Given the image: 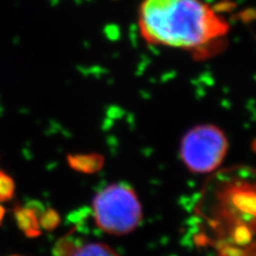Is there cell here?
I'll return each instance as SVG.
<instances>
[{"label":"cell","mask_w":256,"mask_h":256,"mask_svg":"<svg viewBox=\"0 0 256 256\" xmlns=\"http://www.w3.org/2000/svg\"><path fill=\"white\" fill-rule=\"evenodd\" d=\"M93 214L107 234L122 236L134 232L142 221V206L134 190L126 184H112L93 200Z\"/></svg>","instance_id":"cell-3"},{"label":"cell","mask_w":256,"mask_h":256,"mask_svg":"<svg viewBox=\"0 0 256 256\" xmlns=\"http://www.w3.org/2000/svg\"><path fill=\"white\" fill-rule=\"evenodd\" d=\"M13 214L18 228L26 237L36 238L42 235L41 226L38 223L40 214L34 207L29 205L25 207L16 205L13 210Z\"/></svg>","instance_id":"cell-5"},{"label":"cell","mask_w":256,"mask_h":256,"mask_svg":"<svg viewBox=\"0 0 256 256\" xmlns=\"http://www.w3.org/2000/svg\"><path fill=\"white\" fill-rule=\"evenodd\" d=\"M72 256H120L116 250L106 244L92 242L80 246Z\"/></svg>","instance_id":"cell-6"},{"label":"cell","mask_w":256,"mask_h":256,"mask_svg":"<svg viewBox=\"0 0 256 256\" xmlns=\"http://www.w3.org/2000/svg\"><path fill=\"white\" fill-rule=\"evenodd\" d=\"M70 166L73 169L82 172H92L95 171L98 166V160L95 156H73L70 155L68 157Z\"/></svg>","instance_id":"cell-7"},{"label":"cell","mask_w":256,"mask_h":256,"mask_svg":"<svg viewBox=\"0 0 256 256\" xmlns=\"http://www.w3.org/2000/svg\"><path fill=\"white\" fill-rule=\"evenodd\" d=\"M15 182L0 168V202H9L15 196Z\"/></svg>","instance_id":"cell-8"},{"label":"cell","mask_w":256,"mask_h":256,"mask_svg":"<svg viewBox=\"0 0 256 256\" xmlns=\"http://www.w3.org/2000/svg\"><path fill=\"white\" fill-rule=\"evenodd\" d=\"M138 24L150 44L196 50L228 34V22L201 0H143Z\"/></svg>","instance_id":"cell-1"},{"label":"cell","mask_w":256,"mask_h":256,"mask_svg":"<svg viewBox=\"0 0 256 256\" xmlns=\"http://www.w3.org/2000/svg\"><path fill=\"white\" fill-rule=\"evenodd\" d=\"M78 248L75 246L74 242L68 238H62L56 244L54 254L56 256H72Z\"/></svg>","instance_id":"cell-10"},{"label":"cell","mask_w":256,"mask_h":256,"mask_svg":"<svg viewBox=\"0 0 256 256\" xmlns=\"http://www.w3.org/2000/svg\"><path fill=\"white\" fill-rule=\"evenodd\" d=\"M38 223L40 226L44 230H54V228H57L60 224V216L58 212L54 210V208H48V210H43V212L40 214Z\"/></svg>","instance_id":"cell-9"},{"label":"cell","mask_w":256,"mask_h":256,"mask_svg":"<svg viewBox=\"0 0 256 256\" xmlns=\"http://www.w3.org/2000/svg\"><path fill=\"white\" fill-rule=\"evenodd\" d=\"M198 212L233 244H251L256 237V172L236 166L216 173L205 184Z\"/></svg>","instance_id":"cell-2"},{"label":"cell","mask_w":256,"mask_h":256,"mask_svg":"<svg viewBox=\"0 0 256 256\" xmlns=\"http://www.w3.org/2000/svg\"><path fill=\"white\" fill-rule=\"evenodd\" d=\"M6 208L2 205H0V226H2V221H4V216H6Z\"/></svg>","instance_id":"cell-11"},{"label":"cell","mask_w":256,"mask_h":256,"mask_svg":"<svg viewBox=\"0 0 256 256\" xmlns=\"http://www.w3.org/2000/svg\"><path fill=\"white\" fill-rule=\"evenodd\" d=\"M228 141L219 127L204 124L190 130L180 143V159L194 173H210L218 169L226 157Z\"/></svg>","instance_id":"cell-4"}]
</instances>
